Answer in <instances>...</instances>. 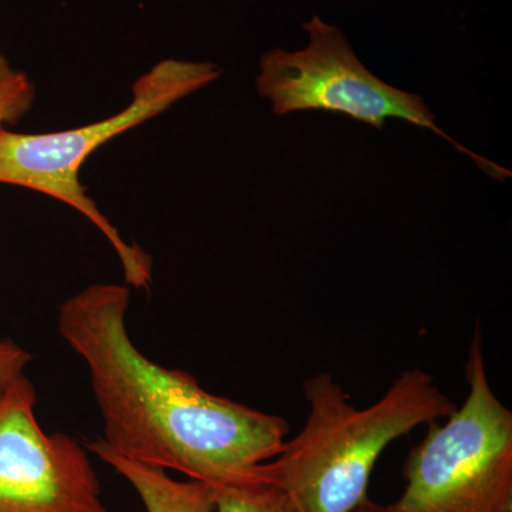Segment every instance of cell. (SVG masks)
<instances>
[{
    "instance_id": "obj_8",
    "label": "cell",
    "mask_w": 512,
    "mask_h": 512,
    "mask_svg": "<svg viewBox=\"0 0 512 512\" xmlns=\"http://www.w3.org/2000/svg\"><path fill=\"white\" fill-rule=\"evenodd\" d=\"M214 490V512H301L285 491L258 477Z\"/></svg>"
},
{
    "instance_id": "obj_7",
    "label": "cell",
    "mask_w": 512,
    "mask_h": 512,
    "mask_svg": "<svg viewBox=\"0 0 512 512\" xmlns=\"http://www.w3.org/2000/svg\"><path fill=\"white\" fill-rule=\"evenodd\" d=\"M134 488L147 512H214L215 490L198 480H175L168 471L146 466L111 450L103 440L86 444Z\"/></svg>"
},
{
    "instance_id": "obj_9",
    "label": "cell",
    "mask_w": 512,
    "mask_h": 512,
    "mask_svg": "<svg viewBox=\"0 0 512 512\" xmlns=\"http://www.w3.org/2000/svg\"><path fill=\"white\" fill-rule=\"evenodd\" d=\"M35 86L29 77L10 66L0 53V128L18 123L35 100Z\"/></svg>"
},
{
    "instance_id": "obj_6",
    "label": "cell",
    "mask_w": 512,
    "mask_h": 512,
    "mask_svg": "<svg viewBox=\"0 0 512 512\" xmlns=\"http://www.w3.org/2000/svg\"><path fill=\"white\" fill-rule=\"evenodd\" d=\"M25 373L0 386V512H109L86 446L46 433Z\"/></svg>"
},
{
    "instance_id": "obj_4",
    "label": "cell",
    "mask_w": 512,
    "mask_h": 512,
    "mask_svg": "<svg viewBox=\"0 0 512 512\" xmlns=\"http://www.w3.org/2000/svg\"><path fill=\"white\" fill-rule=\"evenodd\" d=\"M220 74L212 63L168 59L137 79L130 106L109 119L46 134H19L0 128V184L42 192L79 211L113 245L126 284L148 289L153 284V259L138 245L127 244L119 229L87 197L79 180L80 168L111 138L153 119L175 101L215 82Z\"/></svg>"
},
{
    "instance_id": "obj_2",
    "label": "cell",
    "mask_w": 512,
    "mask_h": 512,
    "mask_svg": "<svg viewBox=\"0 0 512 512\" xmlns=\"http://www.w3.org/2000/svg\"><path fill=\"white\" fill-rule=\"evenodd\" d=\"M308 419L256 477L285 491L301 512H353L367 500L376 461L416 427L446 419L456 404L419 367L404 370L377 402L356 409L332 375L303 383Z\"/></svg>"
},
{
    "instance_id": "obj_1",
    "label": "cell",
    "mask_w": 512,
    "mask_h": 512,
    "mask_svg": "<svg viewBox=\"0 0 512 512\" xmlns=\"http://www.w3.org/2000/svg\"><path fill=\"white\" fill-rule=\"evenodd\" d=\"M128 305L126 285L97 284L67 299L57 318L60 336L89 369L100 439L130 460L212 487L255 478L284 450L286 420L148 359L128 335Z\"/></svg>"
},
{
    "instance_id": "obj_3",
    "label": "cell",
    "mask_w": 512,
    "mask_h": 512,
    "mask_svg": "<svg viewBox=\"0 0 512 512\" xmlns=\"http://www.w3.org/2000/svg\"><path fill=\"white\" fill-rule=\"evenodd\" d=\"M466 379V402L427 424L404 463L402 497L384 512H512V412L488 382L478 323Z\"/></svg>"
},
{
    "instance_id": "obj_10",
    "label": "cell",
    "mask_w": 512,
    "mask_h": 512,
    "mask_svg": "<svg viewBox=\"0 0 512 512\" xmlns=\"http://www.w3.org/2000/svg\"><path fill=\"white\" fill-rule=\"evenodd\" d=\"M32 355L13 340H0V386L25 373Z\"/></svg>"
},
{
    "instance_id": "obj_11",
    "label": "cell",
    "mask_w": 512,
    "mask_h": 512,
    "mask_svg": "<svg viewBox=\"0 0 512 512\" xmlns=\"http://www.w3.org/2000/svg\"><path fill=\"white\" fill-rule=\"evenodd\" d=\"M353 512H384L383 505L375 504L369 498Z\"/></svg>"
},
{
    "instance_id": "obj_5",
    "label": "cell",
    "mask_w": 512,
    "mask_h": 512,
    "mask_svg": "<svg viewBox=\"0 0 512 512\" xmlns=\"http://www.w3.org/2000/svg\"><path fill=\"white\" fill-rule=\"evenodd\" d=\"M311 42L299 52L274 49L261 59L256 89L272 101L275 114L325 110L345 114L382 130L387 119H402L427 128L453 144L491 177L504 181L511 173L453 140L436 124L420 96L384 83L357 59L348 40L335 26L313 16L305 23Z\"/></svg>"
}]
</instances>
